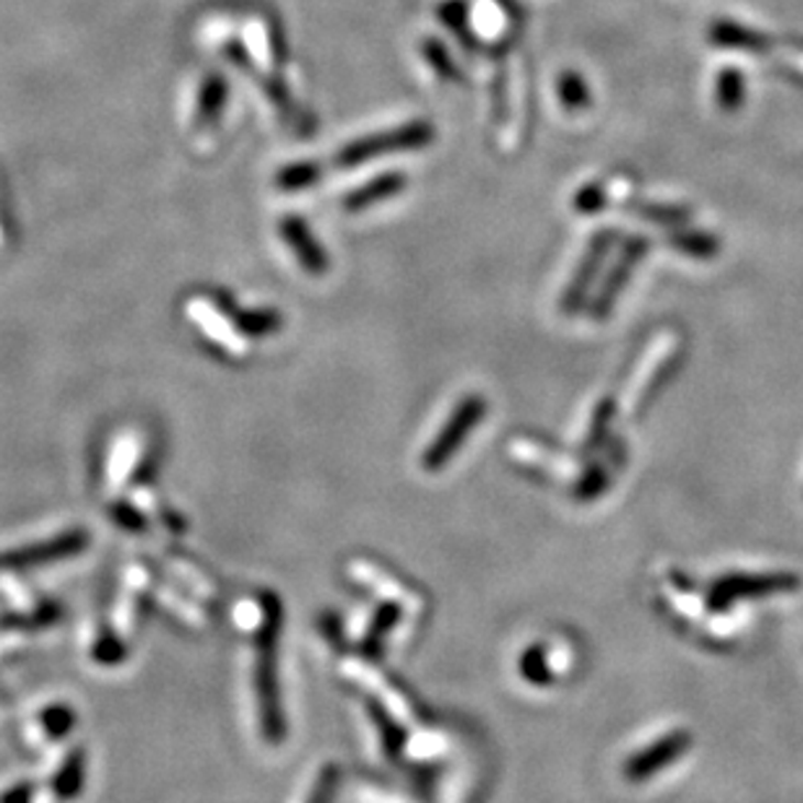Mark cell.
Returning a JSON list of instances; mask_svg holds the SVG:
<instances>
[{
  "instance_id": "obj_7",
  "label": "cell",
  "mask_w": 803,
  "mask_h": 803,
  "mask_svg": "<svg viewBox=\"0 0 803 803\" xmlns=\"http://www.w3.org/2000/svg\"><path fill=\"white\" fill-rule=\"evenodd\" d=\"M404 188H406L404 172H385V175L375 177L372 183L362 185V188H356L354 193H349V196L343 198V208H346V211H354V213L364 211V208L375 206V204H380V200L398 196Z\"/></svg>"
},
{
  "instance_id": "obj_11",
  "label": "cell",
  "mask_w": 803,
  "mask_h": 803,
  "mask_svg": "<svg viewBox=\"0 0 803 803\" xmlns=\"http://www.w3.org/2000/svg\"><path fill=\"white\" fill-rule=\"evenodd\" d=\"M669 245L676 250V253L697 257V261H707V257H715L721 253L718 237H713L710 232H700V229H690V227H679L676 232H671Z\"/></svg>"
},
{
  "instance_id": "obj_12",
  "label": "cell",
  "mask_w": 803,
  "mask_h": 803,
  "mask_svg": "<svg viewBox=\"0 0 803 803\" xmlns=\"http://www.w3.org/2000/svg\"><path fill=\"white\" fill-rule=\"evenodd\" d=\"M557 95L564 110L583 112L591 107V89H587L585 78L575 74V70H564L557 81Z\"/></svg>"
},
{
  "instance_id": "obj_9",
  "label": "cell",
  "mask_w": 803,
  "mask_h": 803,
  "mask_svg": "<svg viewBox=\"0 0 803 803\" xmlns=\"http://www.w3.org/2000/svg\"><path fill=\"white\" fill-rule=\"evenodd\" d=\"M684 749H686V736L676 734V736L666 738V741H658L656 747L642 751V755H637L632 762H629L627 776L629 778H648L656 770H661V767L669 765L671 759H676Z\"/></svg>"
},
{
  "instance_id": "obj_15",
  "label": "cell",
  "mask_w": 803,
  "mask_h": 803,
  "mask_svg": "<svg viewBox=\"0 0 803 803\" xmlns=\"http://www.w3.org/2000/svg\"><path fill=\"white\" fill-rule=\"evenodd\" d=\"M425 57L429 66L435 68L437 76H442L444 81H461V70L453 61H450L448 50H444L437 40H427L425 42Z\"/></svg>"
},
{
  "instance_id": "obj_17",
  "label": "cell",
  "mask_w": 803,
  "mask_h": 803,
  "mask_svg": "<svg viewBox=\"0 0 803 803\" xmlns=\"http://www.w3.org/2000/svg\"><path fill=\"white\" fill-rule=\"evenodd\" d=\"M572 206H575V211H580V213H596V211H601V208L606 206V190H604V185H601V183H591V185H585V188H580L575 193V204H572Z\"/></svg>"
},
{
  "instance_id": "obj_10",
  "label": "cell",
  "mask_w": 803,
  "mask_h": 803,
  "mask_svg": "<svg viewBox=\"0 0 803 803\" xmlns=\"http://www.w3.org/2000/svg\"><path fill=\"white\" fill-rule=\"evenodd\" d=\"M227 105V81L219 74H211L200 86L198 107H196V125L211 128L219 123V114Z\"/></svg>"
},
{
  "instance_id": "obj_2",
  "label": "cell",
  "mask_w": 803,
  "mask_h": 803,
  "mask_svg": "<svg viewBox=\"0 0 803 803\" xmlns=\"http://www.w3.org/2000/svg\"><path fill=\"white\" fill-rule=\"evenodd\" d=\"M648 250H650L648 237L640 234L622 237V253L616 257L612 268H608L604 284H601L598 289V297L593 299V318H606V315L612 312L616 297H619L622 289L629 282V276H632L635 263H640L642 257L648 255Z\"/></svg>"
},
{
  "instance_id": "obj_1",
  "label": "cell",
  "mask_w": 803,
  "mask_h": 803,
  "mask_svg": "<svg viewBox=\"0 0 803 803\" xmlns=\"http://www.w3.org/2000/svg\"><path fill=\"white\" fill-rule=\"evenodd\" d=\"M432 139H435V128L416 120V123H406L400 128H393V131H383L375 135H364V139L349 143V146L341 148L339 156H336V164H339L341 169H354L372 160H377V156L425 148L432 143Z\"/></svg>"
},
{
  "instance_id": "obj_14",
  "label": "cell",
  "mask_w": 803,
  "mask_h": 803,
  "mask_svg": "<svg viewBox=\"0 0 803 803\" xmlns=\"http://www.w3.org/2000/svg\"><path fill=\"white\" fill-rule=\"evenodd\" d=\"M627 208L637 217L661 227H686L692 219L690 208L684 206H666V204H627Z\"/></svg>"
},
{
  "instance_id": "obj_4",
  "label": "cell",
  "mask_w": 803,
  "mask_h": 803,
  "mask_svg": "<svg viewBox=\"0 0 803 803\" xmlns=\"http://www.w3.org/2000/svg\"><path fill=\"white\" fill-rule=\"evenodd\" d=\"M484 398L479 396H471L465 398L461 406H458V411L453 414V419L448 421L442 429V435L437 437V440L429 444L427 455H425V465L427 469H440V465L448 461L450 455H453V450L458 448L465 440V435H469V429L476 425L479 419L484 416Z\"/></svg>"
},
{
  "instance_id": "obj_16",
  "label": "cell",
  "mask_w": 803,
  "mask_h": 803,
  "mask_svg": "<svg viewBox=\"0 0 803 803\" xmlns=\"http://www.w3.org/2000/svg\"><path fill=\"white\" fill-rule=\"evenodd\" d=\"M318 175L320 169L315 167V164H292V167L278 172V188L282 190L310 188V185H315V180H318Z\"/></svg>"
},
{
  "instance_id": "obj_6",
  "label": "cell",
  "mask_w": 803,
  "mask_h": 803,
  "mask_svg": "<svg viewBox=\"0 0 803 803\" xmlns=\"http://www.w3.org/2000/svg\"><path fill=\"white\" fill-rule=\"evenodd\" d=\"M710 42L726 50H747V53H767L772 47V40L767 34L757 32V29H749L744 24H736V21H715L710 26Z\"/></svg>"
},
{
  "instance_id": "obj_5",
  "label": "cell",
  "mask_w": 803,
  "mask_h": 803,
  "mask_svg": "<svg viewBox=\"0 0 803 803\" xmlns=\"http://www.w3.org/2000/svg\"><path fill=\"white\" fill-rule=\"evenodd\" d=\"M278 232H282L286 248L292 250L294 257H297L299 268L310 276H322L328 271V257L322 253L318 240H315L310 229L299 217H284L282 224H278Z\"/></svg>"
},
{
  "instance_id": "obj_13",
  "label": "cell",
  "mask_w": 803,
  "mask_h": 803,
  "mask_svg": "<svg viewBox=\"0 0 803 803\" xmlns=\"http://www.w3.org/2000/svg\"><path fill=\"white\" fill-rule=\"evenodd\" d=\"M744 97H747V84H744L741 70L723 68L715 81V99H718L721 110L736 112L744 105Z\"/></svg>"
},
{
  "instance_id": "obj_8",
  "label": "cell",
  "mask_w": 803,
  "mask_h": 803,
  "mask_svg": "<svg viewBox=\"0 0 803 803\" xmlns=\"http://www.w3.org/2000/svg\"><path fill=\"white\" fill-rule=\"evenodd\" d=\"M795 583L788 578H734L723 580L713 587V604H726V601L741 598V596H762V593L772 591H788Z\"/></svg>"
},
{
  "instance_id": "obj_3",
  "label": "cell",
  "mask_w": 803,
  "mask_h": 803,
  "mask_svg": "<svg viewBox=\"0 0 803 803\" xmlns=\"http://www.w3.org/2000/svg\"><path fill=\"white\" fill-rule=\"evenodd\" d=\"M616 242H619V232L616 229H601V232L593 234L591 245H587L585 255L580 257L575 274H572L568 289H564V297H562V310L564 312H575L580 302L585 299L587 289H591V284L596 282L601 265H604V261L608 257V253H612Z\"/></svg>"
}]
</instances>
